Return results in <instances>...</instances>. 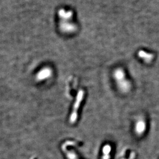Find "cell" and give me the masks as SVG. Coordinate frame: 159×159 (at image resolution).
I'll list each match as a JSON object with an SVG mask.
<instances>
[{
	"label": "cell",
	"mask_w": 159,
	"mask_h": 159,
	"mask_svg": "<svg viewBox=\"0 0 159 159\" xmlns=\"http://www.w3.org/2000/svg\"><path fill=\"white\" fill-rule=\"evenodd\" d=\"M112 150L111 146L109 144H107L103 146L102 148V159H110V153Z\"/></svg>",
	"instance_id": "3"
},
{
	"label": "cell",
	"mask_w": 159,
	"mask_h": 159,
	"mask_svg": "<svg viewBox=\"0 0 159 159\" xmlns=\"http://www.w3.org/2000/svg\"><path fill=\"white\" fill-rule=\"evenodd\" d=\"M135 153L134 152H131V153H130V156L128 159H135Z\"/></svg>",
	"instance_id": "6"
},
{
	"label": "cell",
	"mask_w": 159,
	"mask_h": 159,
	"mask_svg": "<svg viewBox=\"0 0 159 159\" xmlns=\"http://www.w3.org/2000/svg\"><path fill=\"white\" fill-rule=\"evenodd\" d=\"M146 126L143 121H140L136 124V131L138 134L143 133L145 130Z\"/></svg>",
	"instance_id": "4"
},
{
	"label": "cell",
	"mask_w": 159,
	"mask_h": 159,
	"mask_svg": "<svg viewBox=\"0 0 159 159\" xmlns=\"http://www.w3.org/2000/svg\"><path fill=\"white\" fill-rule=\"evenodd\" d=\"M74 143L72 141H67L65 144H63L62 146L63 151L66 154V157L68 159H79L78 155L73 150L68 149L67 147L70 145H74Z\"/></svg>",
	"instance_id": "2"
},
{
	"label": "cell",
	"mask_w": 159,
	"mask_h": 159,
	"mask_svg": "<svg viewBox=\"0 0 159 159\" xmlns=\"http://www.w3.org/2000/svg\"><path fill=\"white\" fill-rule=\"evenodd\" d=\"M84 93L83 90H80L79 91H78V94L76 98V101L74 103L73 110L70 115V119H69L70 122L71 124H74L77 120L78 110L83 99Z\"/></svg>",
	"instance_id": "1"
},
{
	"label": "cell",
	"mask_w": 159,
	"mask_h": 159,
	"mask_svg": "<svg viewBox=\"0 0 159 159\" xmlns=\"http://www.w3.org/2000/svg\"><path fill=\"white\" fill-rule=\"evenodd\" d=\"M139 56L142 57V58H145L146 60H151L152 58L151 55L148 54L144 52L143 51H141L139 52Z\"/></svg>",
	"instance_id": "5"
}]
</instances>
